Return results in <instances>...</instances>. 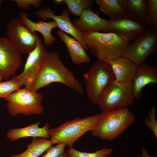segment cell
I'll return each instance as SVG.
<instances>
[{
  "label": "cell",
  "mask_w": 157,
  "mask_h": 157,
  "mask_svg": "<svg viewBox=\"0 0 157 157\" xmlns=\"http://www.w3.org/2000/svg\"><path fill=\"white\" fill-rule=\"evenodd\" d=\"M61 83L80 94L83 93L81 83L61 61L58 53L48 52L40 71L28 88L37 92L40 88L53 83Z\"/></svg>",
  "instance_id": "1"
},
{
  "label": "cell",
  "mask_w": 157,
  "mask_h": 157,
  "mask_svg": "<svg viewBox=\"0 0 157 157\" xmlns=\"http://www.w3.org/2000/svg\"><path fill=\"white\" fill-rule=\"evenodd\" d=\"M82 35L88 50L98 60L108 63L122 56L129 44L111 32L92 31Z\"/></svg>",
  "instance_id": "2"
},
{
  "label": "cell",
  "mask_w": 157,
  "mask_h": 157,
  "mask_svg": "<svg viewBox=\"0 0 157 157\" xmlns=\"http://www.w3.org/2000/svg\"><path fill=\"white\" fill-rule=\"evenodd\" d=\"M135 121V115L126 107L102 111L92 134L103 140H112Z\"/></svg>",
  "instance_id": "3"
},
{
  "label": "cell",
  "mask_w": 157,
  "mask_h": 157,
  "mask_svg": "<svg viewBox=\"0 0 157 157\" xmlns=\"http://www.w3.org/2000/svg\"><path fill=\"white\" fill-rule=\"evenodd\" d=\"M100 114L83 118H76L67 121L59 126L50 129V139L52 144H64L69 147L85 133L94 128Z\"/></svg>",
  "instance_id": "4"
},
{
  "label": "cell",
  "mask_w": 157,
  "mask_h": 157,
  "mask_svg": "<svg viewBox=\"0 0 157 157\" xmlns=\"http://www.w3.org/2000/svg\"><path fill=\"white\" fill-rule=\"evenodd\" d=\"M83 76L87 97L96 105L103 92L115 80L109 64L100 60L93 63Z\"/></svg>",
  "instance_id": "5"
},
{
  "label": "cell",
  "mask_w": 157,
  "mask_h": 157,
  "mask_svg": "<svg viewBox=\"0 0 157 157\" xmlns=\"http://www.w3.org/2000/svg\"><path fill=\"white\" fill-rule=\"evenodd\" d=\"M5 99L8 111L13 116L40 115L44 111L42 94L25 87L18 89Z\"/></svg>",
  "instance_id": "6"
},
{
  "label": "cell",
  "mask_w": 157,
  "mask_h": 157,
  "mask_svg": "<svg viewBox=\"0 0 157 157\" xmlns=\"http://www.w3.org/2000/svg\"><path fill=\"white\" fill-rule=\"evenodd\" d=\"M157 49V28L150 26L144 33L128 44L122 56L138 66L155 53Z\"/></svg>",
  "instance_id": "7"
},
{
  "label": "cell",
  "mask_w": 157,
  "mask_h": 157,
  "mask_svg": "<svg viewBox=\"0 0 157 157\" xmlns=\"http://www.w3.org/2000/svg\"><path fill=\"white\" fill-rule=\"evenodd\" d=\"M135 100L132 83H121L114 81L101 94L97 105L102 111H106L131 106Z\"/></svg>",
  "instance_id": "8"
},
{
  "label": "cell",
  "mask_w": 157,
  "mask_h": 157,
  "mask_svg": "<svg viewBox=\"0 0 157 157\" xmlns=\"http://www.w3.org/2000/svg\"><path fill=\"white\" fill-rule=\"evenodd\" d=\"M37 43L35 48L28 55L23 71L11 78L21 87L28 88L33 82L44 64L48 52L41 38L34 33Z\"/></svg>",
  "instance_id": "9"
},
{
  "label": "cell",
  "mask_w": 157,
  "mask_h": 157,
  "mask_svg": "<svg viewBox=\"0 0 157 157\" xmlns=\"http://www.w3.org/2000/svg\"><path fill=\"white\" fill-rule=\"evenodd\" d=\"M6 34L21 53L28 55L36 46L34 33L27 29L19 16L11 18L7 26Z\"/></svg>",
  "instance_id": "10"
},
{
  "label": "cell",
  "mask_w": 157,
  "mask_h": 157,
  "mask_svg": "<svg viewBox=\"0 0 157 157\" xmlns=\"http://www.w3.org/2000/svg\"><path fill=\"white\" fill-rule=\"evenodd\" d=\"M21 53L7 37H0V72L4 80L15 76L21 66Z\"/></svg>",
  "instance_id": "11"
},
{
  "label": "cell",
  "mask_w": 157,
  "mask_h": 157,
  "mask_svg": "<svg viewBox=\"0 0 157 157\" xmlns=\"http://www.w3.org/2000/svg\"><path fill=\"white\" fill-rule=\"evenodd\" d=\"M62 13L60 15H56L51 8L47 7L38 9L34 13L37 17L42 20L48 19L53 20L60 30L71 35L81 43L86 51H88V49L83 39L82 33L78 30L71 21L68 9L63 10Z\"/></svg>",
  "instance_id": "12"
},
{
  "label": "cell",
  "mask_w": 157,
  "mask_h": 157,
  "mask_svg": "<svg viewBox=\"0 0 157 157\" xmlns=\"http://www.w3.org/2000/svg\"><path fill=\"white\" fill-rule=\"evenodd\" d=\"M109 21L110 32L115 33L129 43L148 29L144 23L137 21L125 15L114 21Z\"/></svg>",
  "instance_id": "13"
},
{
  "label": "cell",
  "mask_w": 157,
  "mask_h": 157,
  "mask_svg": "<svg viewBox=\"0 0 157 157\" xmlns=\"http://www.w3.org/2000/svg\"><path fill=\"white\" fill-rule=\"evenodd\" d=\"M79 16L78 18L75 19L72 22L79 32H110L109 20L101 17L98 12L91 8L84 10Z\"/></svg>",
  "instance_id": "14"
},
{
  "label": "cell",
  "mask_w": 157,
  "mask_h": 157,
  "mask_svg": "<svg viewBox=\"0 0 157 157\" xmlns=\"http://www.w3.org/2000/svg\"><path fill=\"white\" fill-rule=\"evenodd\" d=\"M157 83V68L145 62L138 66L132 83V92L135 99H140L143 88L150 83Z\"/></svg>",
  "instance_id": "15"
},
{
  "label": "cell",
  "mask_w": 157,
  "mask_h": 157,
  "mask_svg": "<svg viewBox=\"0 0 157 157\" xmlns=\"http://www.w3.org/2000/svg\"><path fill=\"white\" fill-rule=\"evenodd\" d=\"M114 74L115 81L123 84H130L136 74L138 65L130 59L122 56L109 63Z\"/></svg>",
  "instance_id": "16"
},
{
  "label": "cell",
  "mask_w": 157,
  "mask_h": 157,
  "mask_svg": "<svg viewBox=\"0 0 157 157\" xmlns=\"http://www.w3.org/2000/svg\"><path fill=\"white\" fill-rule=\"evenodd\" d=\"M19 17L24 25L31 32L33 33L38 31L42 35L45 46H50L56 42V38L51 33L52 29L58 27L54 21L46 22L38 20L37 22H35L29 19L24 12H21Z\"/></svg>",
  "instance_id": "17"
},
{
  "label": "cell",
  "mask_w": 157,
  "mask_h": 157,
  "mask_svg": "<svg viewBox=\"0 0 157 157\" xmlns=\"http://www.w3.org/2000/svg\"><path fill=\"white\" fill-rule=\"evenodd\" d=\"M57 34L65 44L67 51L74 65L91 62L90 56L78 41L60 29L57 30Z\"/></svg>",
  "instance_id": "18"
},
{
  "label": "cell",
  "mask_w": 157,
  "mask_h": 157,
  "mask_svg": "<svg viewBox=\"0 0 157 157\" xmlns=\"http://www.w3.org/2000/svg\"><path fill=\"white\" fill-rule=\"evenodd\" d=\"M40 124V122H37L25 127L9 129L6 137L12 141L26 137L49 138V124L46 123L42 127H39Z\"/></svg>",
  "instance_id": "19"
},
{
  "label": "cell",
  "mask_w": 157,
  "mask_h": 157,
  "mask_svg": "<svg viewBox=\"0 0 157 157\" xmlns=\"http://www.w3.org/2000/svg\"><path fill=\"white\" fill-rule=\"evenodd\" d=\"M118 1L126 16L146 24L147 21V0H118Z\"/></svg>",
  "instance_id": "20"
},
{
  "label": "cell",
  "mask_w": 157,
  "mask_h": 157,
  "mask_svg": "<svg viewBox=\"0 0 157 157\" xmlns=\"http://www.w3.org/2000/svg\"><path fill=\"white\" fill-rule=\"evenodd\" d=\"M52 145L50 140L47 138H34L31 143L27 144L25 151L9 157H38Z\"/></svg>",
  "instance_id": "21"
},
{
  "label": "cell",
  "mask_w": 157,
  "mask_h": 157,
  "mask_svg": "<svg viewBox=\"0 0 157 157\" xmlns=\"http://www.w3.org/2000/svg\"><path fill=\"white\" fill-rule=\"evenodd\" d=\"M100 11L107 15L112 21L125 15L118 0H96Z\"/></svg>",
  "instance_id": "22"
},
{
  "label": "cell",
  "mask_w": 157,
  "mask_h": 157,
  "mask_svg": "<svg viewBox=\"0 0 157 157\" xmlns=\"http://www.w3.org/2000/svg\"><path fill=\"white\" fill-rule=\"evenodd\" d=\"M66 5L69 13L76 16H80L85 9L91 8L93 0H63Z\"/></svg>",
  "instance_id": "23"
},
{
  "label": "cell",
  "mask_w": 157,
  "mask_h": 157,
  "mask_svg": "<svg viewBox=\"0 0 157 157\" xmlns=\"http://www.w3.org/2000/svg\"><path fill=\"white\" fill-rule=\"evenodd\" d=\"M113 151L112 148L104 147L95 152L88 153L78 151L72 147H69L66 152L68 157H107Z\"/></svg>",
  "instance_id": "24"
},
{
  "label": "cell",
  "mask_w": 157,
  "mask_h": 157,
  "mask_svg": "<svg viewBox=\"0 0 157 157\" xmlns=\"http://www.w3.org/2000/svg\"><path fill=\"white\" fill-rule=\"evenodd\" d=\"M147 21L146 24L157 28V0H147Z\"/></svg>",
  "instance_id": "25"
},
{
  "label": "cell",
  "mask_w": 157,
  "mask_h": 157,
  "mask_svg": "<svg viewBox=\"0 0 157 157\" xmlns=\"http://www.w3.org/2000/svg\"><path fill=\"white\" fill-rule=\"evenodd\" d=\"M16 82L10 79L0 82V98L5 99L10 94L20 88Z\"/></svg>",
  "instance_id": "26"
},
{
  "label": "cell",
  "mask_w": 157,
  "mask_h": 157,
  "mask_svg": "<svg viewBox=\"0 0 157 157\" xmlns=\"http://www.w3.org/2000/svg\"><path fill=\"white\" fill-rule=\"evenodd\" d=\"M66 146L64 144H59L54 146H51L41 157H68L65 151Z\"/></svg>",
  "instance_id": "27"
},
{
  "label": "cell",
  "mask_w": 157,
  "mask_h": 157,
  "mask_svg": "<svg viewBox=\"0 0 157 157\" xmlns=\"http://www.w3.org/2000/svg\"><path fill=\"white\" fill-rule=\"evenodd\" d=\"M156 109L153 107L150 109L149 113V117H147L145 119L146 125L153 132L156 139H157V121L156 118Z\"/></svg>",
  "instance_id": "28"
},
{
  "label": "cell",
  "mask_w": 157,
  "mask_h": 157,
  "mask_svg": "<svg viewBox=\"0 0 157 157\" xmlns=\"http://www.w3.org/2000/svg\"><path fill=\"white\" fill-rule=\"evenodd\" d=\"M11 1L16 3L19 9L23 10L30 9L31 5L35 8H37L43 1L42 0H12Z\"/></svg>",
  "instance_id": "29"
},
{
  "label": "cell",
  "mask_w": 157,
  "mask_h": 157,
  "mask_svg": "<svg viewBox=\"0 0 157 157\" xmlns=\"http://www.w3.org/2000/svg\"><path fill=\"white\" fill-rule=\"evenodd\" d=\"M142 153L140 156H138V157H157L156 155L154 156H151L149 155L148 152V151L144 148H143L142 149Z\"/></svg>",
  "instance_id": "30"
},
{
  "label": "cell",
  "mask_w": 157,
  "mask_h": 157,
  "mask_svg": "<svg viewBox=\"0 0 157 157\" xmlns=\"http://www.w3.org/2000/svg\"><path fill=\"white\" fill-rule=\"evenodd\" d=\"M3 79V76L2 73L0 72V82L2 81Z\"/></svg>",
  "instance_id": "31"
},
{
  "label": "cell",
  "mask_w": 157,
  "mask_h": 157,
  "mask_svg": "<svg viewBox=\"0 0 157 157\" xmlns=\"http://www.w3.org/2000/svg\"><path fill=\"white\" fill-rule=\"evenodd\" d=\"M54 1L57 3H61L63 2V0H56Z\"/></svg>",
  "instance_id": "32"
},
{
  "label": "cell",
  "mask_w": 157,
  "mask_h": 157,
  "mask_svg": "<svg viewBox=\"0 0 157 157\" xmlns=\"http://www.w3.org/2000/svg\"><path fill=\"white\" fill-rule=\"evenodd\" d=\"M3 1L2 0H0V8L1 7V4Z\"/></svg>",
  "instance_id": "33"
},
{
  "label": "cell",
  "mask_w": 157,
  "mask_h": 157,
  "mask_svg": "<svg viewBox=\"0 0 157 157\" xmlns=\"http://www.w3.org/2000/svg\"></svg>",
  "instance_id": "34"
}]
</instances>
